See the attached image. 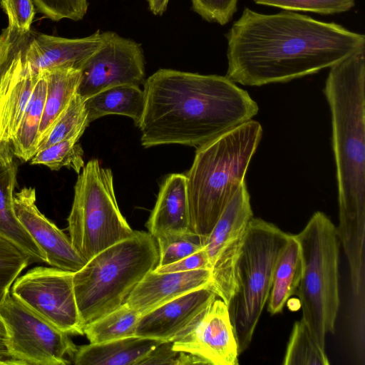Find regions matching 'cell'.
Instances as JSON below:
<instances>
[{"instance_id": "6da1fadb", "label": "cell", "mask_w": 365, "mask_h": 365, "mask_svg": "<svg viewBox=\"0 0 365 365\" xmlns=\"http://www.w3.org/2000/svg\"><path fill=\"white\" fill-rule=\"evenodd\" d=\"M226 38V76L250 86L314 74L365 51L364 34L286 10L264 14L245 8Z\"/></svg>"}, {"instance_id": "7a4b0ae2", "label": "cell", "mask_w": 365, "mask_h": 365, "mask_svg": "<svg viewBox=\"0 0 365 365\" xmlns=\"http://www.w3.org/2000/svg\"><path fill=\"white\" fill-rule=\"evenodd\" d=\"M140 125L145 148H197L257 114V103L228 77L162 68L143 84Z\"/></svg>"}, {"instance_id": "3957f363", "label": "cell", "mask_w": 365, "mask_h": 365, "mask_svg": "<svg viewBox=\"0 0 365 365\" xmlns=\"http://www.w3.org/2000/svg\"><path fill=\"white\" fill-rule=\"evenodd\" d=\"M329 68L323 91L331 118L339 218H365V51Z\"/></svg>"}, {"instance_id": "277c9868", "label": "cell", "mask_w": 365, "mask_h": 365, "mask_svg": "<svg viewBox=\"0 0 365 365\" xmlns=\"http://www.w3.org/2000/svg\"><path fill=\"white\" fill-rule=\"evenodd\" d=\"M262 136V125L251 119L197 148L186 175L189 227L205 241L245 181Z\"/></svg>"}, {"instance_id": "5b68a950", "label": "cell", "mask_w": 365, "mask_h": 365, "mask_svg": "<svg viewBox=\"0 0 365 365\" xmlns=\"http://www.w3.org/2000/svg\"><path fill=\"white\" fill-rule=\"evenodd\" d=\"M158 260L155 237L135 230L133 236L103 250L74 272L75 297L83 327L125 304Z\"/></svg>"}, {"instance_id": "8992f818", "label": "cell", "mask_w": 365, "mask_h": 365, "mask_svg": "<svg viewBox=\"0 0 365 365\" xmlns=\"http://www.w3.org/2000/svg\"><path fill=\"white\" fill-rule=\"evenodd\" d=\"M302 257L303 271L296 294L302 319L317 343L325 349L326 336L334 333L339 309V240L336 226L317 211L294 235Z\"/></svg>"}, {"instance_id": "52a82bcc", "label": "cell", "mask_w": 365, "mask_h": 365, "mask_svg": "<svg viewBox=\"0 0 365 365\" xmlns=\"http://www.w3.org/2000/svg\"><path fill=\"white\" fill-rule=\"evenodd\" d=\"M289 234L252 217L236 266V288L227 307L240 355L250 346L267 304L277 257Z\"/></svg>"}, {"instance_id": "ba28073f", "label": "cell", "mask_w": 365, "mask_h": 365, "mask_svg": "<svg viewBox=\"0 0 365 365\" xmlns=\"http://www.w3.org/2000/svg\"><path fill=\"white\" fill-rule=\"evenodd\" d=\"M67 221L71 243L86 261L135 232L119 209L112 171L98 159L78 174Z\"/></svg>"}, {"instance_id": "9c48e42d", "label": "cell", "mask_w": 365, "mask_h": 365, "mask_svg": "<svg viewBox=\"0 0 365 365\" xmlns=\"http://www.w3.org/2000/svg\"><path fill=\"white\" fill-rule=\"evenodd\" d=\"M8 334L6 350L17 364L66 365L78 346L68 336L38 315L11 293L0 306Z\"/></svg>"}, {"instance_id": "30bf717a", "label": "cell", "mask_w": 365, "mask_h": 365, "mask_svg": "<svg viewBox=\"0 0 365 365\" xmlns=\"http://www.w3.org/2000/svg\"><path fill=\"white\" fill-rule=\"evenodd\" d=\"M252 217L245 181L235 192L205 241L203 248L210 270V288L227 305L235 292L236 266Z\"/></svg>"}, {"instance_id": "8fae6325", "label": "cell", "mask_w": 365, "mask_h": 365, "mask_svg": "<svg viewBox=\"0 0 365 365\" xmlns=\"http://www.w3.org/2000/svg\"><path fill=\"white\" fill-rule=\"evenodd\" d=\"M73 274V272L57 267H36L14 281L11 294L59 330L83 335Z\"/></svg>"}, {"instance_id": "7c38bea8", "label": "cell", "mask_w": 365, "mask_h": 365, "mask_svg": "<svg viewBox=\"0 0 365 365\" xmlns=\"http://www.w3.org/2000/svg\"><path fill=\"white\" fill-rule=\"evenodd\" d=\"M103 43L83 64L77 92L83 98L111 87L140 86L145 78V59L140 43L113 31L102 32Z\"/></svg>"}, {"instance_id": "4fadbf2b", "label": "cell", "mask_w": 365, "mask_h": 365, "mask_svg": "<svg viewBox=\"0 0 365 365\" xmlns=\"http://www.w3.org/2000/svg\"><path fill=\"white\" fill-rule=\"evenodd\" d=\"M171 341L175 350L197 356L207 364H239L238 346L228 307L218 297Z\"/></svg>"}, {"instance_id": "5bb4252c", "label": "cell", "mask_w": 365, "mask_h": 365, "mask_svg": "<svg viewBox=\"0 0 365 365\" xmlns=\"http://www.w3.org/2000/svg\"><path fill=\"white\" fill-rule=\"evenodd\" d=\"M36 190L24 187L14 195L15 214L31 237L43 252L46 263L76 272L87 261L76 251L68 237L38 209Z\"/></svg>"}, {"instance_id": "9a60e30c", "label": "cell", "mask_w": 365, "mask_h": 365, "mask_svg": "<svg viewBox=\"0 0 365 365\" xmlns=\"http://www.w3.org/2000/svg\"><path fill=\"white\" fill-rule=\"evenodd\" d=\"M29 32L20 34L14 52L0 70V143H10L16 133L38 76L24 58Z\"/></svg>"}, {"instance_id": "2e32d148", "label": "cell", "mask_w": 365, "mask_h": 365, "mask_svg": "<svg viewBox=\"0 0 365 365\" xmlns=\"http://www.w3.org/2000/svg\"><path fill=\"white\" fill-rule=\"evenodd\" d=\"M102 31L78 38H68L29 31L24 58L31 71L72 67L81 69L84 62L102 45Z\"/></svg>"}, {"instance_id": "e0dca14e", "label": "cell", "mask_w": 365, "mask_h": 365, "mask_svg": "<svg viewBox=\"0 0 365 365\" xmlns=\"http://www.w3.org/2000/svg\"><path fill=\"white\" fill-rule=\"evenodd\" d=\"M216 297L210 287H204L171 299L140 316L135 336L172 341Z\"/></svg>"}, {"instance_id": "ac0fdd59", "label": "cell", "mask_w": 365, "mask_h": 365, "mask_svg": "<svg viewBox=\"0 0 365 365\" xmlns=\"http://www.w3.org/2000/svg\"><path fill=\"white\" fill-rule=\"evenodd\" d=\"M210 270L148 272L135 286L125 304L141 315L187 292L210 287Z\"/></svg>"}, {"instance_id": "d6986e66", "label": "cell", "mask_w": 365, "mask_h": 365, "mask_svg": "<svg viewBox=\"0 0 365 365\" xmlns=\"http://www.w3.org/2000/svg\"><path fill=\"white\" fill-rule=\"evenodd\" d=\"M9 143H0V235L24 250L32 262L46 263V257L19 221L14 209L17 166Z\"/></svg>"}, {"instance_id": "ffe728a7", "label": "cell", "mask_w": 365, "mask_h": 365, "mask_svg": "<svg viewBox=\"0 0 365 365\" xmlns=\"http://www.w3.org/2000/svg\"><path fill=\"white\" fill-rule=\"evenodd\" d=\"M145 225L154 237L190 231L186 175L172 173L164 179Z\"/></svg>"}, {"instance_id": "44dd1931", "label": "cell", "mask_w": 365, "mask_h": 365, "mask_svg": "<svg viewBox=\"0 0 365 365\" xmlns=\"http://www.w3.org/2000/svg\"><path fill=\"white\" fill-rule=\"evenodd\" d=\"M163 341L133 336L78 346L72 359L76 365H138Z\"/></svg>"}, {"instance_id": "7402d4cb", "label": "cell", "mask_w": 365, "mask_h": 365, "mask_svg": "<svg viewBox=\"0 0 365 365\" xmlns=\"http://www.w3.org/2000/svg\"><path fill=\"white\" fill-rule=\"evenodd\" d=\"M303 271L299 243L294 235L289 234L274 269L272 287L267 299L271 315L281 313L290 297L296 294Z\"/></svg>"}, {"instance_id": "603a6c76", "label": "cell", "mask_w": 365, "mask_h": 365, "mask_svg": "<svg viewBox=\"0 0 365 365\" xmlns=\"http://www.w3.org/2000/svg\"><path fill=\"white\" fill-rule=\"evenodd\" d=\"M90 123L117 114L130 118L139 126L145 107V94L139 86L120 85L105 89L85 100Z\"/></svg>"}, {"instance_id": "cb8c5ba5", "label": "cell", "mask_w": 365, "mask_h": 365, "mask_svg": "<svg viewBox=\"0 0 365 365\" xmlns=\"http://www.w3.org/2000/svg\"><path fill=\"white\" fill-rule=\"evenodd\" d=\"M42 72L47 89L38 145L77 92L81 78V69L72 67L54 68Z\"/></svg>"}, {"instance_id": "d4e9b609", "label": "cell", "mask_w": 365, "mask_h": 365, "mask_svg": "<svg viewBox=\"0 0 365 365\" xmlns=\"http://www.w3.org/2000/svg\"><path fill=\"white\" fill-rule=\"evenodd\" d=\"M46 89V81L43 73L41 71L38 73L32 96L20 126L11 140L14 155L21 160H30L36 153Z\"/></svg>"}, {"instance_id": "484cf974", "label": "cell", "mask_w": 365, "mask_h": 365, "mask_svg": "<svg viewBox=\"0 0 365 365\" xmlns=\"http://www.w3.org/2000/svg\"><path fill=\"white\" fill-rule=\"evenodd\" d=\"M141 314L125 303L83 327L90 343H101L135 336Z\"/></svg>"}, {"instance_id": "4316f807", "label": "cell", "mask_w": 365, "mask_h": 365, "mask_svg": "<svg viewBox=\"0 0 365 365\" xmlns=\"http://www.w3.org/2000/svg\"><path fill=\"white\" fill-rule=\"evenodd\" d=\"M89 123L85 99L76 92L38 143L37 152L62 140L80 138Z\"/></svg>"}, {"instance_id": "83f0119b", "label": "cell", "mask_w": 365, "mask_h": 365, "mask_svg": "<svg viewBox=\"0 0 365 365\" xmlns=\"http://www.w3.org/2000/svg\"><path fill=\"white\" fill-rule=\"evenodd\" d=\"M284 365H329L325 349L314 339L307 324L296 321L288 341Z\"/></svg>"}, {"instance_id": "f1b7e54d", "label": "cell", "mask_w": 365, "mask_h": 365, "mask_svg": "<svg viewBox=\"0 0 365 365\" xmlns=\"http://www.w3.org/2000/svg\"><path fill=\"white\" fill-rule=\"evenodd\" d=\"M73 138L54 143L37 152L30 160L31 165H43L53 170L63 167L73 169L77 174L84 167L83 150Z\"/></svg>"}, {"instance_id": "f546056e", "label": "cell", "mask_w": 365, "mask_h": 365, "mask_svg": "<svg viewBox=\"0 0 365 365\" xmlns=\"http://www.w3.org/2000/svg\"><path fill=\"white\" fill-rule=\"evenodd\" d=\"M159 252L157 267L186 257L203 248L205 240L190 232H166L155 237Z\"/></svg>"}, {"instance_id": "4dcf8cb0", "label": "cell", "mask_w": 365, "mask_h": 365, "mask_svg": "<svg viewBox=\"0 0 365 365\" xmlns=\"http://www.w3.org/2000/svg\"><path fill=\"white\" fill-rule=\"evenodd\" d=\"M32 262L19 246L0 235V306L19 274Z\"/></svg>"}, {"instance_id": "1f68e13d", "label": "cell", "mask_w": 365, "mask_h": 365, "mask_svg": "<svg viewBox=\"0 0 365 365\" xmlns=\"http://www.w3.org/2000/svg\"><path fill=\"white\" fill-rule=\"evenodd\" d=\"M256 4L290 11L335 14L349 11L355 0H253Z\"/></svg>"}, {"instance_id": "d6a6232c", "label": "cell", "mask_w": 365, "mask_h": 365, "mask_svg": "<svg viewBox=\"0 0 365 365\" xmlns=\"http://www.w3.org/2000/svg\"><path fill=\"white\" fill-rule=\"evenodd\" d=\"M36 10L54 21L62 19L79 21L87 12V0H32Z\"/></svg>"}, {"instance_id": "836d02e7", "label": "cell", "mask_w": 365, "mask_h": 365, "mask_svg": "<svg viewBox=\"0 0 365 365\" xmlns=\"http://www.w3.org/2000/svg\"><path fill=\"white\" fill-rule=\"evenodd\" d=\"M170 364L190 365L207 364L201 358L192 354L175 350L171 341H162L153 349L138 365Z\"/></svg>"}, {"instance_id": "e575fe53", "label": "cell", "mask_w": 365, "mask_h": 365, "mask_svg": "<svg viewBox=\"0 0 365 365\" xmlns=\"http://www.w3.org/2000/svg\"><path fill=\"white\" fill-rule=\"evenodd\" d=\"M192 9L210 22L225 25L237 11L238 0H191Z\"/></svg>"}, {"instance_id": "d590c367", "label": "cell", "mask_w": 365, "mask_h": 365, "mask_svg": "<svg viewBox=\"0 0 365 365\" xmlns=\"http://www.w3.org/2000/svg\"><path fill=\"white\" fill-rule=\"evenodd\" d=\"M1 7L8 17V27L22 34L30 31L36 13L32 0H1Z\"/></svg>"}, {"instance_id": "8d00e7d4", "label": "cell", "mask_w": 365, "mask_h": 365, "mask_svg": "<svg viewBox=\"0 0 365 365\" xmlns=\"http://www.w3.org/2000/svg\"><path fill=\"white\" fill-rule=\"evenodd\" d=\"M210 269V264L204 248L171 264L156 267V272H181L196 269Z\"/></svg>"}, {"instance_id": "74e56055", "label": "cell", "mask_w": 365, "mask_h": 365, "mask_svg": "<svg viewBox=\"0 0 365 365\" xmlns=\"http://www.w3.org/2000/svg\"><path fill=\"white\" fill-rule=\"evenodd\" d=\"M8 338V334L6 329V327L0 318V357L4 358L5 359L12 361L16 364H17L15 361L11 359L8 354L6 343Z\"/></svg>"}, {"instance_id": "f35d334b", "label": "cell", "mask_w": 365, "mask_h": 365, "mask_svg": "<svg viewBox=\"0 0 365 365\" xmlns=\"http://www.w3.org/2000/svg\"><path fill=\"white\" fill-rule=\"evenodd\" d=\"M169 0H148L149 8L155 15L163 14L167 8Z\"/></svg>"}, {"instance_id": "ab89813d", "label": "cell", "mask_w": 365, "mask_h": 365, "mask_svg": "<svg viewBox=\"0 0 365 365\" xmlns=\"http://www.w3.org/2000/svg\"><path fill=\"white\" fill-rule=\"evenodd\" d=\"M4 38L1 35L0 36V58H1V52H2L3 48H4Z\"/></svg>"}]
</instances>
